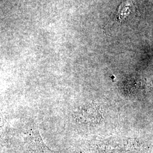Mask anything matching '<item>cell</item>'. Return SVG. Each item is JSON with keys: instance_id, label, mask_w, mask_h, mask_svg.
<instances>
[{"instance_id": "cell-1", "label": "cell", "mask_w": 153, "mask_h": 153, "mask_svg": "<svg viewBox=\"0 0 153 153\" xmlns=\"http://www.w3.org/2000/svg\"><path fill=\"white\" fill-rule=\"evenodd\" d=\"M147 145L136 138L110 137L91 140L81 145L75 153H126L142 151Z\"/></svg>"}, {"instance_id": "cell-2", "label": "cell", "mask_w": 153, "mask_h": 153, "mask_svg": "<svg viewBox=\"0 0 153 153\" xmlns=\"http://www.w3.org/2000/svg\"><path fill=\"white\" fill-rule=\"evenodd\" d=\"M119 87L126 96L134 98H142L148 91V83L137 77H128L119 83Z\"/></svg>"}, {"instance_id": "cell-3", "label": "cell", "mask_w": 153, "mask_h": 153, "mask_svg": "<svg viewBox=\"0 0 153 153\" xmlns=\"http://www.w3.org/2000/svg\"><path fill=\"white\" fill-rule=\"evenodd\" d=\"M26 145L29 153H59L51 150L44 143L37 128L30 129L26 137Z\"/></svg>"}, {"instance_id": "cell-4", "label": "cell", "mask_w": 153, "mask_h": 153, "mask_svg": "<svg viewBox=\"0 0 153 153\" xmlns=\"http://www.w3.org/2000/svg\"><path fill=\"white\" fill-rule=\"evenodd\" d=\"M76 120L87 124H97L102 120V115L98 106L90 104L82 107L76 113Z\"/></svg>"}, {"instance_id": "cell-5", "label": "cell", "mask_w": 153, "mask_h": 153, "mask_svg": "<svg viewBox=\"0 0 153 153\" xmlns=\"http://www.w3.org/2000/svg\"><path fill=\"white\" fill-rule=\"evenodd\" d=\"M6 124V123L5 120L0 111V136L1 135L2 131L4 130V127L5 126Z\"/></svg>"}]
</instances>
